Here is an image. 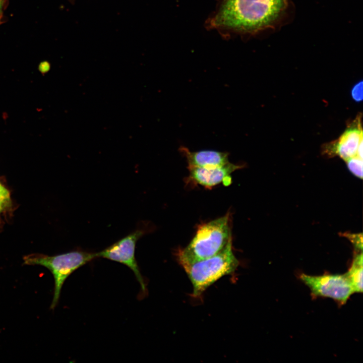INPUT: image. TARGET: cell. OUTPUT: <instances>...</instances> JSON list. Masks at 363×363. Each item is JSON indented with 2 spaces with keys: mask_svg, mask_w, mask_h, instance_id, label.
Here are the masks:
<instances>
[{
  "mask_svg": "<svg viewBox=\"0 0 363 363\" xmlns=\"http://www.w3.org/2000/svg\"><path fill=\"white\" fill-rule=\"evenodd\" d=\"M288 0H224L210 21L214 28L255 33L274 26Z\"/></svg>",
  "mask_w": 363,
  "mask_h": 363,
  "instance_id": "obj_1",
  "label": "cell"
},
{
  "mask_svg": "<svg viewBox=\"0 0 363 363\" xmlns=\"http://www.w3.org/2000/svg\"><path fill=\"white\" fill-rule=\"evenodd\" d=\"M230 213L198 227L194 237L185 248L176 253L181 265L212 257L222 251L232 240Z\"/></svg>",
  "mask_w": 363,
  "mask_h": 363,
  "instance_id": "obj_2",
  "label": "cell"
},
{
  "mask_svg": "<svg viewBox=\"0 0 363 363\" xmlns=\"http://www.w3.org/2000/svg\"><path fill=\"white\" fill-rule=\"evenodd\" d=\"M243 166V165L228 162L225 164L213 167L188 168L189 170L188 182L209 189L222 183L225 185H227L226 183L229 184L230 174Z\"/></svg>",
  "mask_w": 363,
  "mask_h": 363,
  "instance_id": "obj_8",
  "label": "cell"
},
{
  "mask_svg": "<svg viewBox=\"0 0 363 363\" xmlns=\"http://www.w3.org/2000/svg\"><path fill=\"white\" fill-rule=\"evenodd\" d=\"M300 279L314 296L331 298L341 305L345 304L354 293L346 274L312 276L302 273Z\"/></svg>",
  "mask_w": 363,
  "mask_h": 363,
  "instance_id": "obj_6",
  "label": "cell"
},
{
  "mask_svg": "<svg viewBox=\"0 0 363 363\" xmlns=\"http://www.w3.org/2000/svg\"><path fill=\"white\" fill-rule=\"evenodd\" d=\"M345 274L353 287L354 292H362V254L361 253L354 257L351 267Z\"/></svg>",
  "mask_w": 363,
  "mask_h": 363,
  "instance_id": "obj_10",
  "label": "cell"
},
{
  "mask_svg": "<svg viewBox=\"0 0 363 363\" xmlns=\"http://www.w3.org/2000/svg\"><path fill=\"white\" fill-rule=\"evenodd\" d=\"M362 145H363V144H362V140L360 141V142L358 145V147L357 150V153H356V156H357L358 157H359V158H360L361 159H362V157H363Z\"/></svg>",
  "mask_w": 363,
  "mask_h": 363,
  "instance_id": "obj_16",
  "label": "cell"
},
{
  "mask_svg": "<svg viewBox=\"0 0 363 363\" xmlns=\"http://www.w3.org/2000/svg\"><path fill=\"white\" fill-rule=\"evenodd\" d=\"M361 235L358 234H347L348 238L350 239L354 246L359 250H362V240Z\"/></svg>",
  "mask_w": 363,
  "mask_h": 363,
  "instance_id": "obj_13",
  "label": "cell"
},
{
  "mask_svg": "<svg viewBox=\"0 0 363 363\" xmlns=\"http://www.w3.org/2000/svg\"><path fill=\"white\" fill-rule=\"evenodd\" d=\"M9 4L8 0H0V24L4 23V13Z\"/></svg>",
  "mask_w": 363,
  "mask_h": 363,
  "instance_id": "obj_15",
  "label": "cell"
},
{
  "mask_svg": "<svg viewBox=\"0 0 363 363\" xmlns=\"http://www.w3.org/2000/svg\"><path fill=\"white\" fill-rule=\"evenodd\" d=\"M179 150L186 158L188 168L213 167L229 162V154L225 152L209 150L193 152L184 146H180Z\"/></svg>",
  "mask_w": 363,
  "mask_h": 363,
  "instance_id": "obj_9",
  "label": "cell"
},
{
  "mask_svg": "<svg viewBox=\"0 0 363 363\" xmlns=\"http://www.w3.org/2000/svg\"><path fill=\"white\" fill-rule=\"evenodd\" d=\"M153 230L149 222L141 221L136 228L126 236L97 252L98 258L106 259L123 264L134 273L141 287V298L147 292V285L141 272L135 257L136 246L138 240Z\"/></svg>",
  "mask_w": 363,
  "mask_h": 363,
  "instance_id": "obj_5",
  "label": "cell"
},
{
  "mask_svg": "<svg viewBox=\"0 0 363 363\" xmlns=\"http://www.w3.org/2000/svg\"><path fill=\"white\" fill-rule=\"evenodd\" d=\"M362 81L358 82L355 84L351 91L352 98L357 102L362 100Z\"/></svg>",
  "mask_w": 363,
  "mask_h": 363,
  "instance_id": "obj_12",
  "label": "cell"
},
{
  "mask_svg": "<svg viewBox=\"0 0 363 363\" xmlns=\"http://www.w3.org/2000/svg\"><path fill=\"white\" fill-rule=\"evenodd\" d=\"M98 258L97 252L77 249L54 256L29 254L24 257L23 261L25 265H40L51 272L54 280V288L50 308L53 310L58 304L62 288L68 277L79 268Z\"/></svg>",
  "mask_w": 363,
  "mask_h": 363,
  "instance_id": "obj_4",
  "label": "cell"
},
{
  "mask_svg": "<svg viewBox=\"0 0 363 363\" xmlns=\"http://www.w3.org/2000/svg\"><path fill=\"white\" fill-rule=\"evenodd\" d=\"M350 171L360 178H362V159L355 155L346 160Z\"/></svg>",
  "mask_w": 363,
  "mask_h": 363,
  "instance_id": "obj_11",
  "label": "cell"
},
{
  "mask_svg": "<svg viewBox=\"0 0 363 363\" xmlns=\"http://www.w3.org/2000/svg\"><path fill=\"white\" fill-rule=\"evenodd\" d=\"M10 200L9 191L0 183V201L9 204Z\"/></svg>",
  "mask_w": 363,
  "mask_h": 363,
  "instance_id": "obj_14",
  "label": "cell"
},
{
  "mask_svg": "<svg viewBox=\"0 0 363 363\" xmlns=\"http://www.w3.org/2000/svg\"><path fill=\"white\" fill-rule=\"evenodd\" d=\"M8 205V203H6L0 201V214L5 209L6 207Z\"/></svg>",
  "mask_w": 363,
  "mask_h": 363,
  "instance_id": "obj_17",
  "label": "cell"
},
{
  "mask_svg": "<svg viewBox=\"0 0 363 363\" xmlns=\"http://www.w3.org/2000/svg\"><path fill=\"white\" fill-rule=\"evenodd\" d=\"M238 264L232 251L231 240L222 251L212 257L180 265L193 285V296L198 297L218 279L232 273Z\"/></svg>",
  "mask_w": 363,
  "mask_h": 363,
  "instance_id": "obj_3",
  "label": "cell"
},
{
  "mask_svg": "<svg viewBox=\"0 0 363 363\" xmlns=\"http://www.w3.org/2000/svg\"><path fill=\"white\" fill-rule=\"evenodd\" d=\"M362 140L361 116L359 115L337 140L324 146L323 153L330 156L337 155L346 161L356 155L357 148Z\"/></svg>",
  "mask_w": 363,
  "mask_h": 363,
  "instance_id": "obj_7",
  "label": "cell"
}]
</instances>
